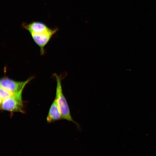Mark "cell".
<instances>
[{
  "mask_svg": "<svg viewBox=\"0 0 156 156\" xmlns=\"http://www.w3.org/2000/svg\"><path fill=\"white\" fill-rule=\"evenodd\" d=\"M56 81V88L55 99L60 109L62 118L72 122L77 126L78 124L73 119L66 99L63 93L61 79L56 74H54Z\"/></svg>",
  "mask_w": 156,
  "mask_h": 156,
  "instance_id": "cell-1",
  "label": "cell"
},
{
  "mask_svg": "<svg viewBox=\"0 0 156 156\" xmlns=\"http://www.w3.org/2000/svg\"><path fill=\"white\" fill-rule=\"evenodd\" d=\"M23 89L14 94L0 103L1 109L10 112L23 113V104L22 99V93Z\"/></svg>",
  "mask_w": 156,
  "mask_h": 156,
  "instance_id": "cell-2",
  "label": "cell"
},
{
  "mask_svg": "<svg viewBox=\"0 0 156 156\" xmlns=\"http://www.w3.org/2000/svg\"><path fill=\"white\" fill-rule=\"evenodd\" d=\"M33 78L32 77L24 81H18L4 76L0 79V86L14 94L23 89L26 85Z\"/></svg>",
  "mask_w": 156,
  "mask_h": 156,
  "instance_id": "cell-3",
  "label": "cell"
},
{
  "mask_svg": "<svg viewBox=\"0 0 156 156\" xmlns=\"http://www.w3.org/2000/svg\"><path fill=\"white\" fill-rule=\"evenodd\" d=\"M57 30V28L52 29L48 31L30 34L34 41L40 47L41 55L44 53V47Z\"/></svg>",
  "mask_w": 156,
  "mask_h": 156,
  "instance_id": "cell-4",
  "label": "cell"
},
{
  "mask_svg": "<svg viewBox=\"0 0 156 156\" xmlns=\"http://www.w3.org/2000/svg\"><path fill=\"white\" fill-rule=\"evenodd\" d=\"M22 26L30 34L48 31L51 29L44 23L39 21H33L29 23H23L22 24Z\"/></svg>",
  "mask_w": 156,
  "mask_h": 156,
  "instance_id": "cell-5",
  "label": "cell"
},
{
  "mask_svg": "<svg viewBox=\"0 0 156 156\" xmlns=\"http://www.w3.org/2000/svg\"><path fill=\"white\" fill-rule=\"evenodd\" d=\"M62 119L61 113L55 98L49 108L47 120L48 122H51Z\"/></svg>",
  "mask_w": 156,
  "mask_h": 156,
  "instance_id": "cell-6",
  "label": "cell"
},
{
  "mask_svg": "<svg viewBox=\"0 0 156 156\" xmlns=\"http://www.w3.org/2000/svg\"><path fill=\"white\" fill-rule=\"evenodd\" d=\"M14 94L11 92L7 89L0 86V103L3 100L5 99L12 95Z\"/></svg>",
  "mask_w": 156,
  "mask_h": 156,
  "instance_id": "cell-7",
  "label": "cell"
}]
</instances>
